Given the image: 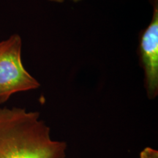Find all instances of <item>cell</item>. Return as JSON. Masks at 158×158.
I'll list each match as a JSON object with an SVG mask.
<instances>
[{
    "instance_id": "obj_1",
    "label": "cell",
    "mask_w": 158,
    "mask_h": 158,
    "mask_svg": "<svg viewBox=\"0 0 158 158\" xmlns=\"http://www.w3.org/2000/svg\"><path fill=\"white\" fill-rule=\"evenodd\" d=\"M67 148L51 138L39 112L0 108V158H65Z\"/></svg>"
},
{
    "instance_id": "obj_2",
    "label": "cell",
    "mask_w": 158,
    "mask_h": 158,
    "mask_svg": "<svg viewBox=\"0 0 158 158\" xmlns=\"http://www.w3.org/2000/svg\"><path fill=\"white\" fill-rule=\"evenodd\" d=\"M21 48L22 40L18 34L0 42V104L7 102L13 94L40 86L23 66Z\"/></svg>"
},
{
    "instance_id": "obj_3",
    "label": "cell",
    "mask_w": 158,
    "mask_h": 158,
    "mask_svg": "<svg viewBox=\"0 0 158 158\" xmlns=\"http://www.w3.org/2000/svg\"><path fill=\"white\" fill-rule=\"evenodd\" d=\"M139 56L143 70L144 86L149 99L158 94V7L154 5L151 22L142 32L139 43Z\"/></svg>"
},
{
    "instance_id": "obj_4",
    "label": "cell",
    "mask_w": 158,
    "mask_h": 158,
    "mask_svg": "<svg viewBox=\"0 0 158 158\" xmlns=\"http://www.w3.org/2000/svg\"><path fill=\"white\" fill-rule=\"evenodd\" d=\"M140 158H158V152L150 147H147L141 152Z\"/></svg>"
},
{
    "instance_id": "obj_5",
    "label": "cell",
    "mask_w": 158,
    "mask_h": 158,
    "mask_svg": "<svg viewBox=\"0 0 158 158\" xmlns=\"http://www.w3.org/2000/svg\"><path fill=\"white\" fill-rule=\"evenodd\" d=\"M49 2H56V3H62L64 2L65 0H48ZM70 1L74 2H78L81 1V0H70Z\"/></svg>"
}]
</instances>
